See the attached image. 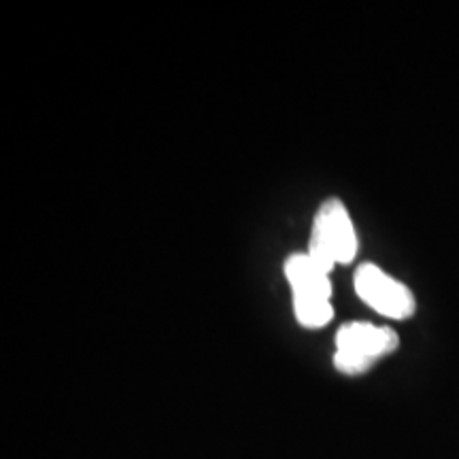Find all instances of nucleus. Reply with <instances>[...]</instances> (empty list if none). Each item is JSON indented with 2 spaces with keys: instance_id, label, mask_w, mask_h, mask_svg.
Here are the masks:
<instances>
[{
  "instance_id": "nucleus-3",
  "label": "nucleus",
  "mask_w": 459,
  "mask_h": 459,
  "mask_svg": "<svg viewBox=\"0 0 459 459\" xmlns=\"http://www.w3.org/2000/svg\"><path fill=\"white\" fill-rule=\"evenodd\" d=\"M355 291L370 308L385 317L409 319L417 311V300L409 287L377 264L366 262L355 271Z\"/></svg>"
},
{
  "instance_id": "nucleus-4",
  "label": "nucleus",
  "mask_w": 459,
  "mask_h": 459,
  "mask_svg": "<svg viewBox=\"0 0 459 459\" xmlns=\"http://www.w3.org/2000/svg\"><path fill=\"white\" fill-rule=\"evenodd\" d=\"M285 277L290 281L294 298L300 300H330V271H325L308 254H294L285 260Z\"/></svg>"
},
{
  "instance_id": "nucleus-5",
  "label": "nucleus",
  "mask_w": 459,
  "mask_h": 459,
  "mask_svg": "<svg viewBox=\"0 0 459 459\" xmlns=\"http://www.w3.org/2000/svg\"><path fill=\"white\" fill-rule=\"evenodd\" d=\"M294 313L298 324L304 325V328H321L332 319L334 315V308H332L330 300H300V298H294Z\"/></svg>"
},
{
  "instance_id": "nucleus-2",
  "label": "nucleus",
  "mask_w": 459,
  "mask_h": 459,
  "mask_svg": "<svg viewBox=\"0 0 459 459\" xmlns=\"http://www.w3.org/2000/svg\"><path fill=\"white\" fill-rule=\"evenodd\" d=\"M398 344L400 338L392 328H381L366 321L344 324L336 332L334 366L342 375H364L377 359L394 353Z\"/></svg>"
},
{
  "instance_id": "nucleus-1",
  "label": "nucleus",
  "mask_w": 459,
  "mask_h": 459,
  "mask_svg": "<svg viewBox=\"0 0 459 459\" xmlns=\"http://www.w3.org/2000/svg\"><path fill=\"white\" fill-rule=\"evenodd\" d=\"M307 254L330 273L336 264L353 262L358 254V234L342 200L332 196L321 203L313 220Z\"/></svg>"
}]
</instances>
